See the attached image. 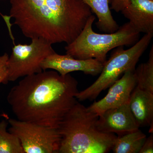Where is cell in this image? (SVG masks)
<instances>
[{
    "label": "cell",
    "mask_w": 153,
    "mask_h": 153,
    "mask_svg": "<svg viewBox=\"0 0 153 153\" xmlns=\"http://www.w3.org/2000/svg\"><path fill=\"white\" fill-rule=\"evenodd\" d=\"M135 71V70H134ZM134 71L129 70L109 87L108 92L99 101L94 102L88 110L98 116L107 110L128 103L136 85Z\"/></svg>",
    "instance_id": "cell-8"
},
{
    "label": "cell",
    "mask_w": 153,
    "mask_h": 153,
    "mask_svg": "<svg viewBox=\"0 0 153 153\" xmlns=\"http://www.w3.org/2000/svg\"><path fill=\"white\" fill-rule=\"evenodd\" d=\"M52 45L40 38L32 39L29 44L15 45L8 60L9 82L43 71L41 63L55 52Z\"/></svg>",
    "instance_id": "cell-6"
},
{
    "label": "cell",
    "mask_w": 153,
    "mask_h": 153,
    "mask_svg": "<svg viewBox=\"0 0 153 153\" xmlns=\"http://www.w3.org/2000/svg\"><path fill=\"white\" fill-rule=\"evenodd\" d=\"M77 85L69 74L46 70L25 76L11 88L7 101L19 120L57 129L77 101Z\"/></svg>",
    "instance_id": "cell-1"
},
{
    "label": "cell",
    "mask_w": 153,
    "mask_h": 153,
    "mask_svg": "<svg viewBox=\"0 0 153 153\" xmlns=\"http://www.w3.org/2000/svg\"><path fill=\"white\" fill-rule=\"evenodd\" d=\"M129 0H110V9L117 13L121 12L128 4Z\"/></svg>",
    "instance_id": "cell-18"
},
{
    "label": "cell",
    "mask_w": 153,
    "mask_h": 153,
    "mask_svg": "<svg viewBox=\"0 0 153 153\" xmlns=\"http://www.w3.org/2000/svg\"><path fill=\"white\" fill-rule=\"evenodd\" d=\"M10 17L25 37L70 44L92 15L81 0H10Z\"/></svg>",
    "instance_id": "cell-2"
},
{
    "label": "cell",
    "mask_w": 153,
    "mask_h": 153,
    "mask_svg": "<svg viewBox=\"0 0 153 153\" xmlns=\"http://www.w3.org/2000/svg\"><path fill=\"white\" fill-rule=\"evenodd\" d=\"M95 20L93 15L89 17L79 36L65 47L66 54L75 59H95L104 63L107 54L111 49L133 45L139 40L140 33L129 22L114 33L99 34L92 29Z\"/></svg>",
    "instance_id": "cell-4"
},
{
    "label": "cell",
    "mask_w": 153,
    "mask_h": 153,
    "mask_svg": "<svg viewBox=\"0 0 153 153\" xmlns=\"http://www.w3.org/2000/svg\"><path fill=\"white\" fill-rule=\"evenodd\" d=\"M97 125L100 131L118 136L135 131L139 126L130 108L129 102L105 111L99 116Z\"/></svg>",
    "instance_id": "cell-10"
},
{
    "label": "cell",
    "mask_w": 153,
    "mask_h": 153,
    "mask_svg": "<svg viewBox=\"0 0 153 153\" xmlns=\"http://www.w3.org/2000/svg\"><path fill=\"white\" fill-rule=\"evenodd\" d=\"M153 33L145 34L130 48L123 46L117 47L108 60L103 64L100 75L92 85L76 94V98L79 101L95 99L102 91L109 88L126 71L135 70V66L149 47Z\"/></svg>",
    "instance_id": "cell-5"
},
{
    "label": "cell",
    "mask_w": 153,
    "mask_h": 153,
    "mask_svg": "<svg viewBox=\"0 0 153 153\" xmlns=\"http://www.w3.org/2000/svg\"><path fill=\"white\" fill-rule=\"evenodd\" d=\"M9 131L19 138L25 153H57L60 137L57 128L10 119Z\"/></svg>",
    "instance_id": "cell-7"
},
{
    "label": "cell",
    "mask_w": 153,
    "mask_h": 153,
    "mask_svg": "<svg viewBox=\"0 0 153 153\" xmlns=\"http://www.w3.org/2000/svg\"><path fill=\"white\" fill-rule=\"evenodd\" d=\"M150 136L146 138L139 153H153V135L151 133Z\"/></svg>",
    "instance_id": "cell-19"
},
{
    "label": "cell",
    "mask_w": 153,
    "mask_h": 153,
    "mask_svg": "<svg viewBox=\"0 0 153 153\" xmlns=\"http://www.w3.org/2000/svg\"><path fill=\"white\" fill-rule=\"evenodd\" d=\"M146 136L139 129L118 136L114 141L111 150L114 153H139Z\"/></svg>",
    "instance_id": "cell-14"
},
{
    "label": "cell",
    "mask_w": 153,
    "mask_h": 153,
    "mask_svg": "<svg viewBox=\"0 0 153 153\" xmlns=\"http://www.w3.org/2000/svg\"><path fill=\"white\" fill-rule=\"evenodd\" d=\"M9 57V55L7 53L0 55V84H7L9 82L7 67Z\"/></svg>",
    "instance_id": "cell-17"
},
{
    "label": "cell",
    "mask_w": 153,
    "mask_h": 153,
    "mask_svg": "<svg viewBox=\"0 0 153 153\" xmlns=\"http://www.w3.org/2000/svg\"><path fill=\"white\" fill-rule=\"evenodd\" d=\"M90 7L97 16L96 23L97 28L105 33H111L119 28L111 14L109 7L110 0H81Z\"/></svg>",
    "instance_id": "cell-13"
},
{
    "label": "cell",
    "mask_w": 153,
    "mask_h": 153,
    "mask_svg": "<svg viewBox=\"0 0 153 153\" xmlns=\"http://www.w3.org/2000/svg\"><path fill=\"white\" fill-rule=\"evenodd\" d=\"M98 117L76 102L57 128L60 137L58 153H105L111 150L117 136L98 129Z\"/></svg>",
    "instance_id": "cell-3"
},
{
    "label": "cell",
    "mask_w": 153,
    "mask_h": 153,
    "mask_svg": "<svg viewBox=\"0 0 153 153\" xmlns=\"http://www.w3.org/2000/svg\"><path fill=\"white\" fill-rule=\"evenodd\" d=\"M121 12L140 33H153V0H129Z\"/></svg>",
    "instance_id": "cell-11"
},
{
    "label": "cell",
    "mask_w": 153,
    "mask_h": 153,
    "mask_svg": "<svg viewBox=\"0 0 153 153\" xmlns=\"http://www.w3.org/2000/svg\"><path fill=\"white\" fill-rule=\"evenodd\" d=\"M8 122H0V153H25L22 144L14 134L7 131Z\"/></svg>",
    "instance_id": "cell-16"
},
{
    "label": "cell",
    "mask_w": 153,
    "mask_h": 153,
    "mask_svg": "<svg viewBox=\"0 0 153 153\" xmlns=\"http://www.w3.org/2000/svg\"><path fill=\"white\" fill-rule=\"evenodd\" d=\"M104 63L95 59L80 60L70 55H61L56 52L45 58L41 64L43 71L52 69L61 75L81 71L84 74L96 76L101 73Z\"/></svg>",
    "instance_id": "cell-9"
},
{
    "label": "cell",
    "mask_w": 153,
    "mask_h": 153,
    "mask_svg": "<svg viewBox=\"0 0 153 153\" xmlns=\"http://www.w3.org/2000/svg\"><path fill=\"white\" fill-rule=\"evenodd\" d=\"M134 74L135 87L153 93V46L150 51L149 60L139 65L135 70Z\"/></svg>",
    "instance_id": "cell-15"
},
{
    "label": "cell",
    "mask_w": 153,
    "mask_h": 153,
    "mask_svg": "<svg viewBox=\"0 0 153 153\" xmlns=\"http://www.w3.org/2000/svg\"><path fill=\"white\" fill-rule=\"evenodd\" d=\"M130 108L139 127L150 126L153 133V93L135 87L129 101Z\"/></svg>",
    "instance_id": "cell-12"
}]
</instances>
